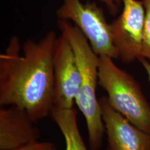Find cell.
Masks as SVG:
<instances>
[{"instance_id":"30bf717a","label":"cell","mask_w":150,"mask_h":150,"mask_svg":"<svg viewBox=\"0 0 150 150\" xmlns=\"http://www.w3.org/2000/svg\"><path fill=\"white\" fill-rule=\"evenodd\" d=\"M145 7V24L141 58L150 62V0H142Z\"/></svg>"},{"instance_id":"3957f363","label":"cell","mask_w":150,"mask_h":150,"mask_svg":"<svg viewBox=\"0 0 150 150\" xmlns=\"http://www.w3.org/2000/svg\"><path fill=\"white\" fill-rule=\"evenodd\" d=\"M113 60L99 56V85L116 111L150 134V104L134 76L120 68Z\"/></svg>"},{"instance_id":"52a82bcc","label":"cell","mask_w":150,"mask_h":150,"mask_svg":"<svg viewBox=\"0 0 150 150\" xmlns=\"http://www.w3.org/2000/svg\"><path fill=\"white\" fill-rule=\"evenodd\" d=\"M99 99L107 137V150H150V134L116 111L107 97Z\"/></svg>"},{"instance_id":"8992f818","label":"cell","mask_w":150,"mask_h":150,"mask_svg":"<svg viewBox=\"0 0 150 150\" xmlns=\"http://www.w3.org/2000/svg\"><path fill=\"white\" fill-rule=\"evenodd\" d=\"M53 67L54 106L61 109L74 108L79 88L80 73L72 47L63 34L56 40Z\"/></svg>"},{"instance_id":"6da1fadb","label":"cell","mask_w":150,"mask_h":150,"mask_svg":"<svg viewBox=\"0 0 150 150\" xmlns=\"http://www.w3.org/2000/svg\"><path fill=\"white\" fill-rule=\"evenodd\" d=\"M57 35L50 31L39 40L21 45L18 36L9 40L0 55V106H16L32 120L50 115L54 106L53 59Z\"/></svg>"},{"instance_id":"7c38bea8","label":"cell","mask_w":150,"mask_h":150,"mask_svg":"<svg viewBox=\"0 0 150 150\" xmlns=\"http://www.w3.org/2000/svg\"><path fill=\"white\" fill-rule=\"evenodd\" d=\"M103 4L108 12L111 16H115L119 12L120 6H122V0H97Z\"/></svg>"},{"instance_id":"277c9868","label":"cell","mask_w":150,"mask_h":150,"mask_svg":"<svg viewBox=\"0 0 150 150\" xmlns=\"http://www.w3.org/2000/svg\"><path fill=\"white\" fill-rule=\"evenodd\" d=\"M58 20L72 22L81 31L99 56L118 59L112 40L110 24L104 11L95 2L82 3L80 0H63L56 11Z\"/></svg>"},{"instance_id":"9c48e42d","label":"cell","mask_w":150,"mask_h":150,"mask_svg":"<svg viewBox=\"0 0 150 150\" xmlns=\"http://www.w3.org/2000/svg\"><path fill=\"white\" fill-rule=\"evenodd\" d=\"M50 115L63 134L65 150H88L79 131L74 108L61 109L53 106Z\"/></svg>"},{"instance_id":"7a4b0ae2","label":"cell","mask_w":150,"mask_h":150,"mask_svg":"<svg viewBox=\"0 0 150 150\" xmlns=\"http://www.w3.org/2000/svg\"><path fill=\"white\" fill-rule=\"evenodd\" d=\"M57 26L61 34L70 42L79 70V88L75 104L85 117L90 150H99L105 134L100 103L97 95L99 56L81 31L71 22L59 20Z\"/></svg>"},{"instance_id":"5b68a950","label":"cell","mask_w":150,"mask_h":150,"mask_svg":"<svg viewBox=\"0 0 150 150\" xmlns=\"http://www.w3.org/2000/svg\"><path fill=\"white\" fill-rule=\"evenodd\" d=\"M145 14L142 0H122L120 15L110 23L112 43L123 63L141 58Z\"/></svg>"},{"instance_id":"8fae6325","label":"cell","mask_w":150,"mask_h":150,"mask_svg":"<svg viewBox=\"0 0 150 150\" xmlns=\"http://www.w3.org/2000/svg\"><path fill=\"white\" fill-rule=\"evenodd\" d=\"M14 150H58L55 144L47 141H35L22 146Z\"/></svg>"},{"instance_id":"4fadbf2b","label":"cell","mask_w":150,"mask_h":150,"mask_svg":"<svg viewBox=\"0 0 150 150\" xmlns=\"http://www.w3.org/2000/svg\"><path fill=\"white\" fill-rule=\"evenodd\" d=\"M140 62V63L142 65V66L144 67L145 70L147 74L148 79H149V81L150 83V62L148 61L147 60L145 59H143V58H140V59L138 60Z\"/></svg>"},{"instance_id":"ba28073f","label":"cell","mask_w":150,"mask_h":150,"mask_svg":"<svg viewBox=\"0 0 150 150\" xmlns=\"http://www.w3.org/2000/svg\"><path fill=\"white\" fill-rule=\"evenodd\" d=\"M25 110L16 106L0 108V150H14L38 141L40 131Z\"/></svg>"}]
</instances>
